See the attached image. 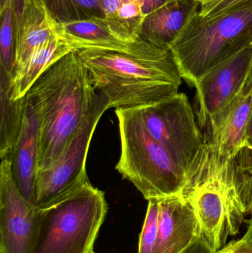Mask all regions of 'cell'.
Instances as JSON below:
<instances>
[{
    "label": "cell",
    "instance_id": "603a6c76",
    "mask_svg": "<svg viewBox=\"0 0 252 253\" xmlns=\"http://www.w3.org/2000/svg\"><path fill=\"white\" fill-rule=\"evenodd\" d=\"M249 1L250 0H211L201 4L198 12L203 17H214Z\"/></svg>",
    "mask_w": 252,
    "mask_h": 253
},
{
    "label": "cell",
    "instance_id": "8992f818",
    "mask_svg": "<svg viewBox=\"0 0 252 253\" xmlns=\"http://www.w3.org/2000/svg\"><path fill=\"white\" fill-rule=\"evenodd\" d=\"M121 156L115 169L146 200L180 194L186 174L145 129L133 108L116 109Z\"/></svg>",
    "mask_w": 252,
    "mask_h": 253
},
{
    "label": "cell",
    "instance_id": "ba28073f",
    "mask_svg": "<svg viewBox=\"0 0 252 253\" xmlns=\"http://www.w3.org/2000/svg\"><path fill=\"white\" fill-rule=\"evenodd\" d=\"M108 109V98L97 91L88 116L70 138L60 156L49 168L37 172L34 199L36 208L47 206L89 181L86 159L90 141L101 117Z\"/></svg>",
    "mask_w": 252,
    "mask_h": 253
},
{
    "label": "cell",
    "instance_id": "5bb4252c",
    "mask_svg": "<svg viewBox=\"0 0 252 253\" xmlns=\"http://www.w3.org/2000/svg\"><path fill=\"white\" fill-rule=\"evenodd\" d=\"M201 4L196 0H170L146 13L139 38L162 48H170L187 21L198 11Z\"/></svg>",
    "mask_w": 252,
    "mask_h": 253
},
{
    "label": "cell",
    "instance_id": "7c38bea8",
    "mask_svg": "<svg viewBox=\"0 0 252 253\" xmlns=\"http://www.w3.org/2000/svg\"><path fill=\"white\" fill-rule=\"evenodd\" d=\"M158 199L159 225L152 253H182L201 236L196 215L181 193Z\"/></svg>",
    "mask_w": 252,
    "mask_h": 253
},
{
    "label": "cell",
    "instance_id": "5b68a950",
    "mask_svg": "<svg viewBox=\"0 0 252 253\" xmlns=\"http://www.w3.org/2000/svg\"><path fill=\"white\" fill-rule=\"evenodd\" d=\"M32 253H91L108 212L105 193L85 181L38 208Z\"/></svg>",
    "mask_w": 252,
    "mask_h": 253
},
{
    "label": "cell",
    "instance_id": "30bf717a",
    "mask_svg": "<svg viewBox=\"0 0 252 253\" xmlns=\"http://www.w3.org/2000/svg\"><path fill=\"white\" fill-rule=\"evenodd\" d=\"M252 71V46L212 68L195 84L198 123L218 112L242 88Z\"/></svg>",
    "mask_w": 252,
    "mask_h": 253
},
{
    "label": "cell",
    "instance_id": "7a4b0ae2",
    "mask_svg": "<svg viewBox=\"0 0 252 253\" xmlns=\"http://www.w3.org/2000/svg\"><path fill=\"white\" fill-rule=\"evenodd\" d=\"M77 53L96 91L108 98L109 108H139L179 93L183 77L170 48L139 39L130 51L83 49Z\"/></svg>",
    "mask_w": 252,
    "mask_h": 253
},
{
    "label": "cell",
    "instance_id": "9c48e42d",
    "mask_svg": "<svg viewBox=\"0 0 252 253\" xmlns=\"http://www.w3.org/2000/svg\"><path fill=\"white\" fill-rule=\"evenodd\" d=\"M39 209L24 198L13 178L8 156L0 167V251L32 253L39 226Z\"/></svg>",
    "mask_w": 252,
    "mask_h": 253
},
{
    "label": "cell",
    "instance_id": "6da1fadb",
    "mask_svg": "<svg viewBox=\"0 0 252 253\" xmlns=\"http://www.w3.org/2000/svg\"><path fill=\"white\" fill-rule=\"evenodd\" d=\"M186 178L181 194L196 215L203 237L218 252L252 212L251 153L242 149L228 159L204 142Z\"/></svg>",
    "mask_w": 252,
    "mask_h": 253
},
{
    "label": "cell",
    "instance_id": "cb8c5ba5",
    "mask_svg": "<svg viewBox=\"0 0 252 253\" xmlns=\"http://www.w3.org/2000/svg\"><path fill=\"white\" fill-rule=\"evenodd\" d=\"M217 253H252V247L239 239L229 242Z\"/></svg>",
    "mask_w": 252,
    "mask_h": 253
},
{
    "label": "cell",
    "instance_id": "e0dca14e",
    "mask_svg": "<svg viewBox=\"0 0 252 253\" xmlns=\"http://www.w3.org/2000/svg\"><path fill=\"white\" fill-rule=\"evenodd\" d=\"M72 51V49L57 35L37 48L26 62L15 71L12 80V98L17 100L25 97L30 87L43 72Z\"/></svg>",
    "mask_w": 252,
    "mask_h": 253
},
{
    "label": "cell",
    "instance_id": "8fae6325",
    "mask_svg": "<svg viewBox=\"0 0 252 253\" xmlns=\"http://www.w3.org/2000/svg\"><path fill=\"white\" fill-rule=\"evenodd\" d=\"M252 108V71L236 96L213 117L198 123L204 142L223 157L236 156L247 143Z\"/></svg>",
    "mask_w": 252,
    "mask_h": 253
},
{
    "label": "cell",
    "instance_id": "277c9868",
    "mask_svg": "<svg viewBox=\"0 0 252 253\" xmlns=\"http://www.w3.org/2000/svg\"><path fill=\"white\" fill-rule=\"evenodd\" d=\"M198 10L170 45L182 77L193 85L212 68L252 46V0L214 17H203Z\"/></svg>",
    "mask_w": 252,
    "mask_h": 253
},
{
    "label": "cell",
    "instance_id": "7402d4cb",
    "mask_svg": "<svg viewBox=\"0 0 252 253\" xmlns=\"http://www.w3.org/2000/svg\"><path fill=\"white\" fill-rule=\"evenodd\" d=\"M148 201L147 210L142 233L139 237L138 253H152L158 235L159 206L158 199Z\"/></svg>",
    "mask_w": 252,
    "mask_h": 253
},
{
    "label": "cell",
    "instance_id": "4316f807",
    "mask_svg": "<svg viewBox=\"0 0 252 253\" xmlns=\"http://www.w3.org/2000/svg\"><path fill=\"white\" fill-rule=\"evenodd\" d=\"M23 1L24 0H0V12L12 6L16 10V13H17L22 7Z\"/></svg>",
    "mask_w": 252,
    "mask_h": 253
},
{
    "label": "cell",
    "instance_id": "9a60e30c",
    "mask_svg": "<svg viewBox=\"0 0 252 253\" xmlns=\"http://www.w3.org/2000/svg\"><path fill=\"white\" fill-rule=\"evenodd\" d=\"M8 157L18 189L26 200L34 205L38 171V127L36 118L27 102L20 135Z\"/></svg>",
    "mask_w": 252,
    "mask_h": 253
},
{
    "label": "cell",
    "instance_id": "3957f363",
    "mask_svg": "<svg viewBox=\"0 0 252 253\" xmlns=\"http://www.w3.org/2000/svg\"><path fill=\"white\" fill-rule=\"evenodd\" d=\"M96 96L77 51L49 67L30 87L25 99L38 123V170L49 168L60 156L87 118Z\"/></svg>",
    "mask_w": 252,
    "mask_h": 253
},
{
    "label": "cell",
    "instance_id": "d6986e66",
    "mask_svg": "<svg viewBox=\"0 0 252 253\" xmlns=\"http://www.w3.org/2000/svg\"><path fill=\"white\" fill-rule=\"evenodd\" d=\"M105 19L118 38L127 43L139 40L146 16L143 0H100Z\"/></svg>",
    "mask_w": 252,
    "mask_h": 253
},
{
    "label": "cell",
    "instance_id": "d4e9b609",
    "mask_svg": "<svg viewBox=\"0 0 252 253\" xmlns=\"http://www.w3.org/2000/svg\"><path fill=\"white\" fill-rule=\"evenodd\" d=\"M182 253H217L206 242L202 235Z\"/></svg>",
    "mask_w": 252,
    "mask_h": 253
},
{
    "label": "cell",
    "instance_id": "4dcf8cb0",
    "mask_svg": "<svg viewBox=\"0 0 252 253\" xmlns=\"http://www.w3.org/2000/svg\"><path fill=\"white\" fill-rule=\"evenodd\" d=\"M251 214H252V212H251Z\"/></svg>",
    "mask_w": 252,
    "mask_h": 253
},
{
    "label": "cell",
    "instance_id": "1f68e13d",
    "mask_svg": "<svg viewBox=\"0 0 252 253\" xmlns=\"http://www.w3.org/2000/svg\"><path fill=\"white\" fill-rule=\"evenodd\" d=\"M95 253V252H94V251H93V253Z\"/></svg>",
    "mask_w": 252,
    "mask_h": 253
},
{
    "label": "cell",
    "instance_id": "2e32d148",
    "mask_svg": "<svg viewBox=\"0 0 252 253\" xmlns=\"http://www.w3.org/2000/svg\"><path fill=\"white\" fill-rule=\"evenodd\" d=\"M58 37L73 51L83 49L130 51L136 42L127 43L118 38L105 18H93L73 22H56Z\"/></svg>",
    "mask_w": 252,
    "mask_h": 253
},
{
    "label": "cell",
    "instance_id": "ac0fdd59",
    "mask_svg": "<svg viewBox=\"0 0 252 253\" xmlns=\"http://www.w3.org/2000/svg\"><path fill=\"white\" fill-rule=\"evenodd\" d=\"M0 156L1 159L10 156L14 148L23 126L26 99L14 100L12 98V79L0 71Z\"/></svg>",
    "mask_w": 252,
    "mask_h": 253
},
{
    "label": "cell",
    "instance_id": "83f0119b",
    "mask_svg": "<svg viewBox=\"0 0 252 253\" xmlns=\"http://www.w3.org/2000/svg\"><path fill=\"white\" fill-rule=\"evenodd\" d=\"M245 222L247 224V231L241 239L252 247V217L250 219L245 220Z\"/></svg>",
    "mask_w": 252,
    "mask_h": 253
},
{
    "label": "cell",
    "instance_id": "ffe728a7",
    "mask_svg": "<svg viewBox=\"0 0 252 253\" xmlns=\"http://www.w3.org/2000/svg\"><path fill=\"white\" fill-rule=\"evenodd\" d=\"M56 22L105 18L100 0H41Z\"/></svg>",
    "mask_w": 252,
    "mask_h": 253
},
{
    "label": "cell",
    "instance_id": "4fadbf2b",
    "mask_svg": "<svg viewBox=\"0 0 252 253\" xmlns=\"http://www.w3.org/2000/svg\"><path fill=\"white\" fill-rule=\"evenodd\" d=\"M56 35V21L44 3L41 0H24L16 13L15 71L37 48Z\"/></svg>",
    "mask_w": 252,
    "mask_h": 253
},
{
    "label": "cell",
    "instance_id": "484cf974",
    "mask_svg": "<svg viewBox=\"0 0 252 253\" xmlns=\"http://www.w3.org/2000/svg\"><path fill=\"white\" fill-rule=\"evenodd\" d=\"M145 13H148L168 2L170 0H143Z\"/></svg>",
    "mask_w": 252,
    "mask_h": 253
},
{
    "label": "cell",
    "instance_id": "f1b7e54d",
    "mask_svg": "<svg viewBox=\"0 0 252 253\" xmlns=\"http://www.w3.org/2000/svg\"><path fill=\"white\" fill-rule=\"evenodd\" d=\"M247 143H248L249 145L252 147V108L250 120H249L248 126H247Z\"/></svg>",
    "mask_w": 252,
    "mask_h": 253
},
{
    "label": "cell",
    "instance_id": "44dd1931",
    "mask_svg": "<svg viewBox=\"0 0 252 253\" xmlns=\"http://www.w3.org/2000/svg\"><path fill=\"white\" fill-rule=\"evenodd\" d=\"M0 71L13 80L16 67V10L12 6H10L0 12Z\"/></svg>",
    "mask_w": 252,
    "mask_h": 253
},
{
    "label": "cell",
    "instance_id": "52a82bcc",
    "mask_svg": "<svg viewBox=\"0 0 252 253\" xmlns=\"http://www.w3.org/2000/svg\"><path fill=\"white\" fill-rule=\"evenodd\" d=\"M133 109L148 133L167 150L186 174L204 144V135L187 96L179 93Z\"/></svg>",
    "mask_w": 252,
    "mask_h": 253
},
{
    "label": "cell",
    "instance_id": "f546056e",
    "mask_svg": "<svg viewBox=\"0 0 252 253\" xmlns=\"http://www.w3.org/2000/svg\"><path fill=\"white\" fill-rule=\"evenodd\" d=\"M200 4H204V3L208 2V1H211V0H196Z\"/></svg>",
    "mask_w": 252,
    "mask_h": 253
}]
</instances>
